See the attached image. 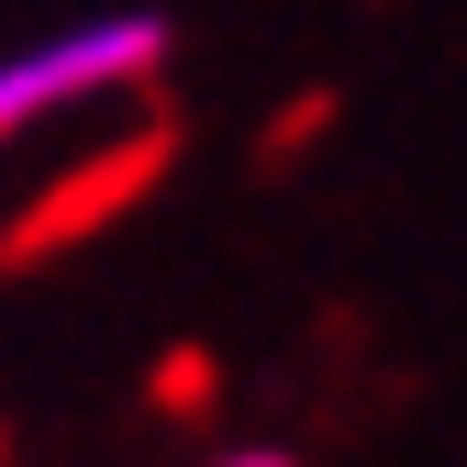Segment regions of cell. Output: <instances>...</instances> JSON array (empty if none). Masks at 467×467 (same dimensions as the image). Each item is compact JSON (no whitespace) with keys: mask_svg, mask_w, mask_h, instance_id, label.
<instances>
[{"mask_svg":"<svg viewBox=\"0 0 467 467\" xmlns=\"http://www.w3.org/2000/svg\"><path fill=\"white\" fill-rule=\"evenodd\" d=\"M167 34L156 12H89V23H56L34 45L0 56V156L34 145L45 123H89L111 100H145L167 78Z\"/></svg>","mask_w":467,"mask_h":467,"instance_id":"obj_1","label":"cell"},{"mask_svg":"<svg viewBox=\"0 0 467 467\" xmlns=\"http://www.w3.org/2000/svg\"><path fill=\"white\" fill-rule=\"evenodd\" d=\"M145 167H156V134H123L111 156H89V179H56L34 212H23V234H12V256H34V245H56V234H89L100 212H123L134 190H145Z\"/></svg>","mask_w":467,"mask_h":467,"instance_id":"obj_2","label":"cell"},{"mask_svg":"<svg viewBox=\"0 0 467 467\" xmlns=\"http://www.w3.org/2000/svg\"><path fill=\"white\" fill-rule=\"evenodd\" d=\"M190 467H301L289 445H223V456H190Z\"/></svg>","mask_w":467,"mask_h":467,"instance_id":"obj_3","label":"cell"}]
</instances>
